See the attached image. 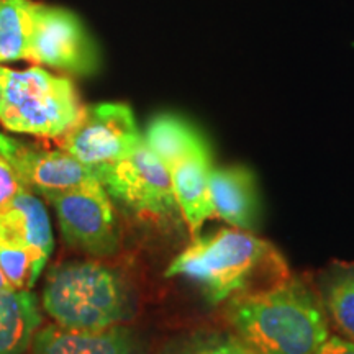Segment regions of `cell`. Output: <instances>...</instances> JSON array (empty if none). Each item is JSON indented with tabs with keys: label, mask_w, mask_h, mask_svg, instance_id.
I'll list each match as a JSON object with an SVG mask.
<instances>
[{
	"label": "cell",
	"mask_w": 354,
	"mask_h": 354,
	"mask_svg": "<svg viewBox=\"0 0 354 354\" xmlns=\"http://www.w3.org/2000/svg\"><path fill=\"white\" fill-rule=\"evenodd\" d=\"M210 169V146L197 149L169 169L177 209L183 212L192 234L201 232L203 223L214 215L209 189Z\"/></svg>",
	"instance_id": "obj_12"
},
{
	"label": "cell",
	"mask_w": 354,
	"mask_h": 354,
	"mask_svg": "<svg viewBox=\"0 0 354 354\" xmlns=\"http://www.w3.org/2000/svg\"><path fill=\"white\" fill-rule=\"evenodd\" d=\"M209 189L214 214L221 220L245 232L258 228L261 197L253 169L241 165L212 167Z\"/></svg>",
	"instance_id": "obj_10"
},
{
	"label": "cell",
	"mask_w": 354,
	"mask_h": 354,
	"mask_svg": "<svg viewBox=\"0 0 354 354\" xmlns=\"http://www.w3.org/2000/svg\"><path fill=\"white\" fill-rule=\"evenodd\" d=\"M0 236L30 248L44 261L50 259L55 248L50 216L44 203L28 187L0 214Z\"/></svg>",
	"instance_id": "obj_13"
},
{
	"label": "cell",
	"mask_w": 354,
	"mask_h": 354,
	"mask_svg": "<svg viewBox=\"0 0 354 354\" xmlns=\"http://www.w3.org/2000/svg\"><path fill=\"white\" fill-rule=\"evenodd\" d=\"M143 141L127 104L104 102L82 107L77 122L61 136V148L92 169L125 158Z\"/></svg>",
	"instance_id": "obj_6"
},
{
	"label": "cell",
	"mask_w": 354,
	"mask_h": 354,
	"mask_svg": "<svg viewBox=\"0 0 354 354\" xmlns=\"http://www.w3.org/2000/svg\"><path fill=\"white\" fill-rule=\"evenodd\" d=\"M46 263L30 248L0 236V269L13 289H32Z\"/></svg>",
	"instance_id": "obj_19"
},
{
	"label": "cell",
	"mask_w": 354,
	"mask_h": 354,
	"mask_svg": "<svg viewBox=\"0 0 354 354\" xmlns=\"http://www.w3.org/2000/svg\"><path fill=\"white\" fill-rule=\"evenodd\" d=\"M26 185L6 154L0 153V214L7 209Z\"/></svg>",
	"instance_id": "obj_20"
},
{
	"label": "cell",
	"mask_w": 354,
	"mask_h": 354,
	"mask_svg": "<svg viewBox=\"0 0 354 354\" xmlns=\"http://www.w3.org/2000/svg\"><path fill=\"white\" fill-rule=\"evenodd\" d=\"M55 207L61 233L69 246L105 258L120 246V233L107 190L97 179L68 192L46 197Z\"/></svg>",
	"instance_id": "obj_7"
},
{
	"label": "cell",
	"mask_w": 354,
	"mask_h": 354,
	"mask_svg": "<svg viewBox=\"0 0 354 354\" xmlns=\"http://www.w3.org/2000/svg\"><path fill=\"white\" fill-rule=\"evenodd\" d=\"M41 325L37 295L30 289L0 290V354H25Z\"/></svg>",
	"instance_id": "obj_14"
},
{
	"label": "cell",
	"mask_w": 354,
	"mask_h": 354,
	"mask_svg": "<svg viewBox=\"0 0 354 354\" xmlns=\"http://www.w3.org/2000/svg\"><path fill=\"white\" fill-rule=\"evenodd\" d=\"M227 318L258 354H315L330 336L320 297L300 279L233 295Z\"/></svg>",
	"instance_id": "obj_1"
},
{
	"label": "cell",
	"mask_w": 354,
	"mask_h": 354,
	"mask_svg": "<svg viewBox=\"0 0 354 354\" xmlns=\"http://www.w3.org/2000/svg\"><path fill=\"white\" fill-rule=\"evenodd\" d=\"M159 354H258L241 336L227 330H197L172 339Z\"/></svg>",
	"instance_id": "obj_18"
},
{
	"label": "cell",
	"mask_w": 354,
	"mask_h": 354,
	"mask_svg": "<svg viewBox=\"0 0 354 354\" xmlns=\"http://www.w3.org/2000/svg\"><path fill=\"white\" fill-rule=\"evenodd\" d=\"M32 354H146V351L140 339L125 326L84 331L50 325L35 335Z\"/></svg>",
	"instance_id": "obj_11"
},
{
	"label": "cell",
	"mask_w": 354,
	"mask_h": 354,
	"mask_svg": "<svg viewBox=\"0 0 354 354\" xmlns=\"http://www.w3.org/2000/svg\"><path fill=\"white\" fill-rule=\"evenodd\" d=\"M94 172L109 196L141 215L154 218L176 214L169 169L143 141L130 154Z\"/></svg>",
	"instance_id": "obj_5"
},
{
	"label": "cell",
	"mask_w": 354,
	"mask_h": 354,
	"mask_svg": "<svg viewBox=\"0 0 354 354\" xmlns=\"http://www.w3.org/2000/svg\"><path fill=\"white\" fill-rule=\"evenodd\" d=\"M315 354H354V343L343 336H328Z\"/></svg>",
	"instance_id": "obj_21"
},
{
	"label": "cell",
	"mask_w": 354,
	"mask_h": 354,
	"mask_svg": "<svg viewBox=\"0 0 354 354\" xmlns=\"http://www.w3.org/2000/svg\"><path fill=\"white\" fill-rule=\"evenodd\" d=\"M276 253L268 241L251 232L221 228L196 236L167 266L166 277H185L201 287L207 302L218 305L250 290L256 274Z\"/></svg>",
	"instance_id": "obj_2"
},
{
	"label": "cell",
	"mask_w": 354,
	"mask_h": 354,
	"mask_svg": "<svg viewBox=\"0 0 354 354\" xmlns=\"http://www.w3.org/2000/svg\"><path fill=\"white\" fill-rule=\"evenodd\" d=\"M7 289H13V287L8 284V281L6 279V276H3L2 269H0V290H7Z\"/></svg>",
	"instance_id": "obj_23"
},
{
	"label": "cell",
	"mask_w": 354,
	"mask_h": 354,
	"mask_svg": "<svg viewBox=\"0 0 354 354\" xmlns=\"http://www.w3.org/2000/svg\"><path fill=\"white\" fill-rule=\"evenodd\" d=\"M41 302L56 325L69 330H105L128 317L122 281L95 261H71L53 268Z\"/></svg>",
	"instance_id": "obj_3"
},
{
	"label": "cell",
	"mask_w": 354,
	"mask_h": 354,
	"mask_svg": "<svg viewBox=\"0 0 354 354\" xmlns=\"http://www.w3.org/2000/svg\"><path fill=\"white\" fill-rule=\"evenodd\" d=\"M145 141L167 169L197 149L209 146L196 127L176 115L154 118L145 133Z\"/></svg>",
	"instance_id": "obj_15"
},
{
	"label": "cell",
	"mask_w": 354,
	"mask_h": 354,
	"mask_svg": "<svg viewBox=\"0 0 354 354\" xmlns=\"http://www.w3.org/2000/svg\"><path fill=\"white\" fill-rule=\"evenodd\" d=\"M10 162L26 187L46 198L99 179L92 167L64 149H39L19 143Z\"/></svg>",
	"instance_id": "obj_9"
},
{
	"label": "cell",
	"mask_w": 354,
	"mask_h": 354,
	"mask_svg": "<svg viewBox=\"0 0 354 354\" xmlns=\"http://www.w3.org/2000/svg\"><path fill=\"white\" fill-rule=\"evenodd\" d=\"M318 297L339 335L354 343V264H339L326 271Z\"/></svg>",
	"instance_id": "obj_16"
},
{
	"label": "cell",
	"mask_w": 354,
	"mask_h": 354,
	"mask_svg": "<svg viewBox=\"0 0 354 354\" xmlns=\"http://www.w3.org/2000/svg\"><path fill=\"white\" fill-rule=\"evenodd\" d=\"M17 146H19V141L8 138V136L2 135V133H0V153L6 154L7 158H10L12 154L15 153Z\"/></svg>",
	"instance_id": "obj_22"
},
{
	"label": "cell",
	"mask_w": 354,
	"mask_h": 354,
	"mask_svg": "<svg viewBox=\"0 0 354 354\" xmlns=\"http://www.w3.org/2000/svg\"><path fill=\"white\" fill-rule=\"evenodd\" d=\"M81 102L74 84L39 66H0V123L13 133L59 138L77 122Z\"/></svg>",
	"instance_id": "obj_4"
},
{
	"label": "cell",
	"mask_w": 354,
	"mask_h": 354,
	"mask_svg": "<svg viewBox=\"0 0 354 354\" xmlns=\"http://www.w3.org/2000/svg\"><path fill=\"white\" fill-rule=\"evenodd\" d=\"M35 7L32 0H0V64L28 57Z\"/></svg>",
	"instance_id": "obj_17"
},
{
	"label": "cell",
	"mask_w": 354,
	"mask_h": 354,
	"mask_svg": "<svg viewBox=\"0 0 354 354\" xmlns=\"http://www.w3.org/2000/svg\"><path fill=\"white\" fill-rule=\"evenodd\" d=\"M26 61L74 76H91L100 66L95 43L81 20L66 8L44 3L35 7Z\"/></svg>",
	"instance_id": "obj_8"
}]
</instances>
